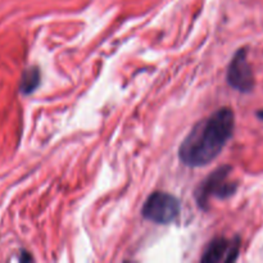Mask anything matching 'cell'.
Segmentation results:
<instances>
[{
	"instance_id": "obj_1",
	"label": "cell",
	"mask_w": 263,
	"mask_h": 263,
	"mask_svg": "<svg viewBox=\"0 0 263 263\" xmlns=\"http://www.w3.org/2000/svg\"><path fill=\"white\" fill-rule=\"evenodd\" d=\"M235 127V117L230 108H220L193 127L179 148V158L187 167H203L215 161Z\"/></svg>"
},
{
	"instance_id": "obj_2",
	"label": "cell",
	"mask_w": 263,
	"mask_h": 263,
	"mask_svg": "<svg viewBox=\"0 0 263 263\" xmlns=\"http://www.w3.org/2000/svg\"><path fill=\"white\" fill-rule=\"evenodd\" d=\"M231 171L230 166H221L203 180L195 192V199L200 208L207 210L212 198L226 199L236 192L238 185L230 179Z\"/></svg>"
},
{
	"instance_id": "obj_3",
	"label": "cell",
	"mask_w": 263,
	"mask_h": 263,
	"mask_svg": "<svg viewBox=\"0 0 263 263\" xmlns=\"http://www.w3.org/2000/svg\"><path fill=\"white\" fill-rule=\"evenodd\" d=\"M181 205L179 199L164 192H156L148 197L141 210L145 220L157 225H168L179 218Z\"/></svg>"
},
{
	"instance_id": "obj_4",
	"label": "cell",
	"mask_w": 263,
	"mask_h": 263,
	"mask_svg": "<svg viewBox=\"0 0 263 263\" xmlns=\"http://www.w3.org/2000/svg\"><path fill=\"white\" fill-rule=\"evenodd\" d=\"M228 84L240 92H251L254 87V74L247 58V49H239L228 68Z\"/></svg>"
},
{
	"instance_id": "obj_5",
	"label": "cell",
	"mask_w": 263,
	"mask_h": 263,
	"mask_svg": "<svg viewBox=\"0 0 263 263\" xmlns=\"http://www.w3.org/2000/svg\"><path fill=\"white\" fill-rule=\"evenodd\" d=\"M240 251L239 238H217L211 241L203 253L202 262L205 263H230L238 259Z\"/></svg>"
},
{
	"instance_id": "obj_6",
	"label": "cell",
	"mask_w": 263,
	"mask_h": 263,
	"mask_svg": "<svg viewBox=\"0 0 263 263\" xmlns=\"http://www.w3.org/2000/svg\"><path fill=\"white\" fill-rule=\"evenodd\" d=\"M39 84H40V71L36 67H31L23 72L20 89L23 94H31L37 89Z\"/></svg>"
},
{
	"instance_id": "obj_7",
	"label": "cell",
	"mask_w": 263,
	"mask_h": 263,
	"mask_svg": "<svg viewBox=\"0 0 263 263\" xmlns=\"http://www.w3.org/2000/svg\"><path fill=\"white\" fill-rule=\"evenodd\" d=\"M30 259H32V258H31L30 256H27V254H25V253H23V256L21 257V261H30Z\"/></svg>"
}]
</instances>
